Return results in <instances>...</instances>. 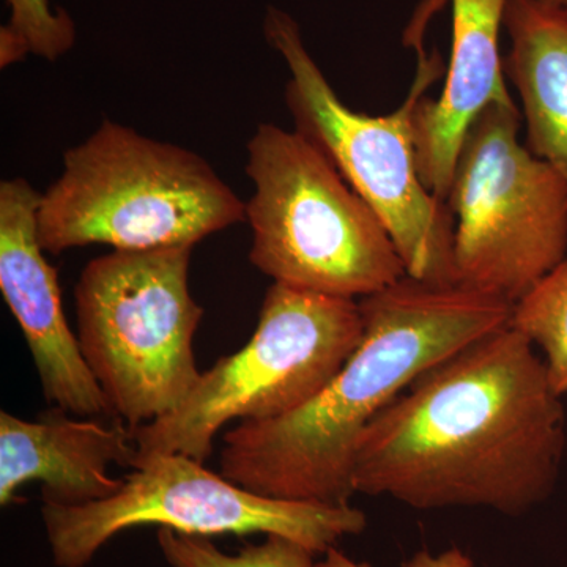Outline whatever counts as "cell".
<instances>
[{"label":"cell","mask_w":567,"mask_h":567,"mask_svg":"<svg viewBox=\"0 0 567 567\" xmlns=\"http://www.w3.org/2000/svg\"><path fill=\"white\" fill-rule=\"evenodd\" d=\"M360 308V346L319 394L289 415L244 421L224 434V477L270 498L350 505L365 427L424 372L513 315L495 295L409 275L361 298Z\"/></svg>","instance_id":"obj_2"},{"label":"cell","mask_w":567,"mask_h":567,"mask_svg":"<svg viewBox=\"0 0 567 567\" xmlns=\"http://www.w3.org/2000/svg\"><path fill=\"white\" fill-rule=\"evenodd\" d=\"M509 324L543 350L551 386L567 394V259L513 306Z\"/></svg>","instance_id":"obj_14"},{"label":"cell","mask_w":567,"mask_h":567,"mask_svg":"<svg viewBox=\"0 0 567 567\" xmlns=\"http://www.w3.org/2000/svg\"><path fill=\"white\" fill-rule=\"evenodd\" d=\"M156 539L171 567H316V551L286 536L267 535L262 544H248L235 555L224 554L208 537L167 528H158Z\"/></svg>","instance_id":"obj_15"},{"label":"cell","mask_w":567,"mask_h":567,"mask_svg":"<svg viewBox=\"0 0 567 567\" xmlns=\"http://www.w3.org/2000/svg\"><path fill=\"white\" fill-rule=\"evenodd\" d=\"M10 21L6 24L31 48L32 54L55 62L73 48L76 29L65 10L54 11L48 0H7Z\"/></svg>","instance_id":"obj_16"},{"label":"cell","mask_w":567,"mask_h":567,"mask_svg":"<svg viewBox=\"0 0 567 567\" xmlns=\"http://www.w3.org/2000/svg\"><path fill=\"white\" fill-rule=\"evenodd\" d=\"M453 47L445 84L436 100L415 112V145L421 181L446 203L462 142L477 115L495 103H513L507 91L499 32L506 0H451Z\"/></svg>","instance_id":"obj_12"},{"label":"cell","mask_w":567,"mask_h":567,"mask_svg":"<svg viewBox=\"0 0 567 567\" xmlns=\"http://www.w3.org/2000/svg\"><path fill=\"white\" fill-rule=\"evenodd\" d=\"M246 174L249 260L274 282L361 300L406 276L385 224L303 134L260 123Z\"/></svg>","instance_id":"obj_5"},{"label":"cell","mask_w":567,"mask_h":567,"mask_svg":"<svg viewBox=\"0 0 567 567\" xmlns=\"http://www.w3.org/2000/svg\"><path fill=\"white\" fill-rule=\"evenodd\" d=\"M363 333L360 301L274 282L244 349L203 372L173 413L132 427L134 465L156 454H182L204 464L230 421L289 415L328 385Z\"/></svg>","instance_id":"obj_6"},{"label":"cell","mask_w":567,"mask_h":567,"mask_svg":"<svg viewBox=\"0 0 567 567\" xmlns=\"http://www.w3.org/2000/svg\"><path fill=\"white\" fill-rule=\"evenodd\" d=\"M28 54H32L28 41L10 31L7 25H2L0 29V66L7 69L13 63L21 62Z\"/></svg>","instance_id":"obj_18"},{"label":"cell","mask_w":567,"mask_h":567,"mask_svg":"<svg viewBox=\"0 0 567 567\" xmlns=\"http://www.w3.org/2000/svg\"><path fill=\"white\" fill-rule=\"evenodd\" d=\"M506 76L524 107L527 147L567 182V18L540 0H506Z\"/></svg>","instance_id":"obj_13"},{"label":"cell","mask_w":567,"mask_h":567,"mask_svg":"<svg viewBox=\"0 0 567 567\" xmlns=\"http://www.w3.org/2000/svg\"><path fill=\"white\" fill-rule=\"evenodd\" d=\"M264 33L289 66L286 104L295 132L311 141L382 219L406 275L423 282L457 284L456 221L447 204L425 188L416 162L415 112L443 74L440 52L427 55L417 41L420 62L405 102L391 114L368 115L342 103L289 13L268 7Z\"/></svg>","instance_id":"obj_4"},{"label":"cell","mask_w":567,"mask_h":567,"mask_svg":"<svg viewBox=\"0 0 567 567\" xmlns=\"http://www.w3.org/2000/svg\"><path fill=\"white\" fill-rule=\"evenodd\" d=\"M520 121L514 102L477 115L446 199L456 282L513 306L567 251V182L518 141Z\"/></svg>","instance_id":"obj_8"},{"label":"cell","mask_w":567,"mask_h":567,"mask_svg":"<svg viewBox=\"0 0 567 567\" xmlns=\"http://www.w3.org/2000/svg\"><path fill=\"white\" fill-rule=\"evenodd\" d=\"M193 249H112L85 265L74 289L82 357L112 416L130 427L173 413L203 375L194 354L204 309L189 292Z\"/></svg>","instance_id":"obj_7"},{"label":"cell","mask_w":567,"mask_h":567,"mask_svg":"<svg viewBox=\"0 0 567 567\" xmlns=\"http://www.w3.org/2000/svg\"><path fill=\"white\" fill-rule=\"evenodd\" d=\"M566 440L546 363L506 324L429 369L365 427L354 494L520 516L557 486Z\"/></svg>","instance_id":"obj_1"},{"label":"cell","mask_w":567,"mask_h":567,"mask_svg":"<svg viewBox=\"0 0 567 567\" xmlns=\"http://www.w3.org/2000/svg\"><path fill=\"white\" fill-rule=\"evenodd\" d=\"M133 429L103 424L52 406L37 420L0 412V505L17 502L29 483L41 484L44 505L81 506L117 494L123 480L111 465L133 468Z\"/></svg>","instance_id":"obj_11"},{"label":"cell","mask_w":567,"mask_h":567,"mask_svg":"<svg viewBox=\"0 0 567 567\" xmlns=\"http://www.w3.org/2000/svg\"><path fill=\"white\" fill-rule=\"evenodd\" d=\"M41 517L58 567L87 566L112 537L141 525L203 537L279 535L316 554L368 525L357 507L257 495L182 454L142 458L117 494L81 506L43 503Z\"/></svg>","instance_id":"obj_9"},{"label":"cell","mask_w":567,"mask_h":567,"mask_svg":"<svg viewBox=\"0 0 567 567\" xmlns=\"http://www.w3.org/2000/svg\"><path fill=\"white\" fill-rule=\"evenodd\" d=\"M40 199L25 178L0 183V292L28 342L48 404L76 416H112L66 322L58 270L39 241Z\"/></svg>","instance_id":"obj_10"},{"label":"cell","mask_w":567,"mask_h":567,"mask_svg":"<svg viewBox=\"0 0 567 567\" xmlns=\"http://www.w3.org/2000/svg\"><path fill=\"white\" fill-rule=\"evenodd\" d=\"M245 203L203 156L104 121L63 155V173L41 194L44 252L89 245L121 251L194 248L245 221Z\"/></svg>","instance_id":"obj_3"},{"label":"cell","mask_w":567,"mask_h":567,"mask_svg":"<svg viewBox=\"0 0 567 567\" xmlns=\"http://www.w3.org/2000/svg\"><path fill=\"white\" fill-rule=\"evenodd\" d=\"M322 561L316 563V567H371L365 563H357L339 551L338 548L331 547L324 551ZM404 567H475L472 559L466 557L464 551L458 548H450L440 555L429 554L427 550L417 551L415 557L409 559Z\"/></svg>","instance_id":"obj_17"},{"label":"cell","mask_w":567,"mask_h":567,"mask_svg":"<svg viewBox=\"0 0 567 567\" xmlns=\"http://www.w3.org/2000/svg\"><path fill=\"white\" fill-rule=\"evenodd\" d=\"M544 6L550 7V9L559 11L567 18V0H540Z\"/></svg>","instance_id":"obj_19"}]
</instances>
